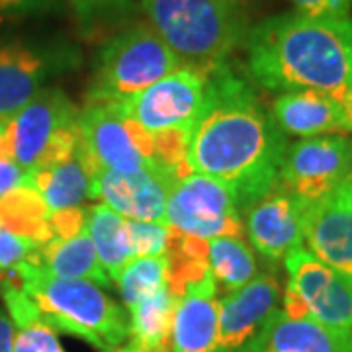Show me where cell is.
I'll return each instance as SVG.
<instances>
[{"mask_svg":"<svg viewBox=\"0 0 352 352\" xmlns=\"http://www.w3.org/2000/svg\"><path fill=\"white\" fill-rule=\"evenodd\" d=\"M286 147V133L272 110H264L249 78L229 61L215 67L192 126V170L223 182L247 212L274 188Z\"/></svg>","mask_w":352,"mask_h":352,"instance_id":"1","label":"cell"},{"mask_svg":"<svg viewBox=\"0 0 352 352\" xmlns=\"http://www.w3.org/2000/svg\"><path fill=\"white\" fill-rule=\"evenodd\" d=\"M245 50L249 75L266 90L352 88L351 16H270L252 25Z\"/></svg>","mask_w":352,"mask_h":352,"instance_id":"2","label":"cell"},{"mask_svg":"<svg viewBox=\"0 0 352 352\" xmlns=\"http://www.w3.org/2000/svg\"><path fill=\"white\" fill-rule=\"evenodd\" d=\"M147 22L188 67L212 71L247 43L245 0H139Z\"/></svg>","mask_w":352,"mask_h":352,"instance_id":"3","label":"cell"},{"mask_svg":"<svg viewBox=\"0 0 352 352\" xmlns=\"http://www.w3.org/2000/svg\"><path fill=\"white\" fill-rule=\"evenodd\" d=\"M12 278L57 333L73 335L96 352H116L129 339V315L100 286L88 280L57 278L22 263Z\"/></svg>","mask_w":352,"mask_h":352,"instance_id":"4","label":"cell"},{"mask_svg":"<svg viewBox=\"0 0 352 352\" xmlns=\"http://www.w3.org/2000/svg\"><path fill=\"white\" fill-rule=\"evenodd\" d=\"M184 67L149 22L126 24L94 57L88 100L126 102Z\"/></svg>","mask_w":352,"mask_h":352,"instance_id":"5","label":"cell"},{"mask_svg":"<svg viewBox=\"0 0 352 352\" xmlns=\"http://www.w3.org/2000/svg\"><path fill=\"white\" fill-rule=\"evenodd\" d=\"M4 127L14 161L25 173L47 170L76 155L78 108L61 88L39 90Z\"/></svg>","mask_w":352,"mask_h":352,"instance_id":"6","label":"cell"},{"mask_svg":"<svg viewBox=\"0 0 352 352\" xmlns=\"http://www.w3.org/2000/svg\"><path fill=\"white\" fill-rule=\"evenodd\" d=\"M78 147L76 155L87 164L92 178L104 170L135 173L159 166L153 159V139L120 102L88 100L78 110Z\"/></svg>","mask_w":352,"mask_h":352,"instance_id":"7","label":"cell"},{"mask_svg":"<svg viewBox=\"0 0 352 352\" xmlns=\"http://www.w3.org/2000/svg\"><path fill=\"white\" fill-rule=\"evenodd\" d=\"M288 284L282 311L337 331H352V280L315 258L305 247L286 256Z\"/></svg>","mask_w":352,"mask_h":352,"instance_id":"8","label":"cell"},{"mask_svg":"<svg viewBox=\"0 0 352 352\" xmlns=\"http://www.w3.org/2000/svg\"><path fill=\"white\" fill-rule=\"evenodd\" d=\"M78 63V50L63 39L0 41V124L22 110L51 78Z\"/></svg>","mask_w":352,"mask_h":352,"instance_id":"9","label":"cell"},{"mask_svg":"<svg viewBox=\"0 0 352 352\" xmlns=\"http://www.w3.org/2000/svg\"><path fill=\"white\" fill-rule=\"evenodd\" d=\"M352 170V139L344 135L305 138L288 143L276 186L303 206L333 196Z\"/></svg>","mask_w":352,"mask_h":352,"instance_id":"10","label":"cell"},{"mask_svg":"<svg viewBox=\"0 0 352 352\" xmlns=\"http://www.w3.org/2000/svg\"><path fill=\"white\" fill-rule=\"evenodd\" d=\"M164 221L201 239L241 237L245 233L235 194L223 182L198 173L176 180L168 194Z\"/></svg>","mask_w":352,"mask_h":352,"instance_id":"11","label":"cell"},{"mask_svg":"<svg viewBox=\"0 0 352 352\" xmlns=\"http://www.w3.org/2000/svg\"><path fill=\"white\" fill-rule=\"evenodd\" d=\"M212 71L184 65L120 104L124 112L149 133L166 127H192L201 110Z\"/></svg>","mask_w":352,"mask_h":352,"instance_id":"12","label":"cell"},{"mask_svg":"<svg viewBox=\"0 0 352 352\" xmlns=\"http://www.w3.org/2000/svg\"><path fill=\"white\" fill-rule=\"evenodd\" d=\"M276 276L256 274L243 288L219 300V335L215 352H249L280 309Z\"/></svg>","mask_w":352,"mask_h":352,"instance_id":"13","label":"cell"},{"mask_svg":"<svg viewBox=\"0 0 352 352\" xmlns=\"http://www.w3.org/2000/svg\"><path fill=\"white\" fill-rule=\"evenodd\" d=\"M175 178L161 166L135 173L104 170L92 180V198L133 221H164Z\"/></svg>","mask_w":352,"mask_h":352,"instance_id":"14","label":"cell"},{"mask_svg":"<svg viewBox=\"0 0 352 352\" xmlns=\"http://www.w3.org/2000/svg\"><path fill=\"white\" fill-rule=\"evenodd\" d=\"M245 231L252 249L270 263L286 261L303 247V206L274 184L245 212Z\"/></svg>","mask_w":352,"mask_h":352,"instance_id":"15","label":"cell"},{"mask_svg":"<svg viewBox=\"0 0 352 352\" xmlns=\"http://www.w3.org/2000/svg\"><path fill=\"white\" fill-rule=\"evenodd\" d=\"M303 245L315 258L352 280V201L339 190L303 210Z\"/></svg>","mask_w":352,"mask_h":352,"instance_id":"16","label":"cell"},{"mask_svg":"<svg viewBox=\"0 0 352 352\" xmlns=\"http://www.w3.org/2000/svg\"><path fill=\"white\" fill-rule=\"evenodd\" d=\"M272 116L286 135L289 133L305 139L349 133V122L339 92H282L272 104Z\"/></svg>","mask_w":352,"mask_h":352,"instance_id":"17","label":"cell"},{"mask_svg":"<svg viewBox=\"0 0 352 352\" xmlns=\"http://www.w3.org/2000/svg\"><path fill=\"white\" fill-rule=\"evenodd\" d=\"M219 335V292L208 272L190 282L178 298L173 327V352H215Z\"/></svg>","mask_w":352,"mask_h":352,"instance_id":"18","label":"cell"},{"mask_svg":"<svg viewBox=\"0 0 352 352\" xmlns=\"http://www.w3.org/2000/svg\"><path fill=\"white\" fill-rule=\"evenodd\" d=\"M249 352H352V331H337L278 309Z\"/></svg>","mask_w":352,"mask_h":352,"instance_id":"19","label":"cell"},{"mask_svg":"<svg viewBox=\"0 0 352 352\" xmlns=\"http://www.w3.org/2000/svg\"><path fill=\"white\" fill-rule=\"evenodd\" d=\"M28 263L45 270L51 276L88 280L100 288L112 286L110 276L106 274L96 254L94 243L88 235V229L73 239H53L47 245H41Z\"/></svg>","mask_w":352,"mask_h":352,"instance_id":"20","label":"cell"},{"mask_svg":"<svg viewBox=\"0 0 352 352\" xmlns=\"http://www.w3.org/2000/svg\"><path fill=\"white\" fill-rule=\"evenodd\" d=\"M178 298L170 286L135 303L129 315V342L141 352H173V327Z\"/></svg>","mask_w":352,"mask_h":352,"instance_id":"21","label":"cell"},{"mask_svg":"<svg viewBox=\"0 0 352 352\" xmlns=\"http://www.w3.org/2000/svg\"><path fill=\"white\" fill-rule=\"evenodd\" d=\"M0 292L14 325V352H65L57 331L14 278L2 280Z\"/></svg>","mask_w":352,"mask_h":352,"instance_id":"22","label":"cell"},{"mask_svg":"<svg viewBox=\"0 0 352 352\" xmlns=\"http://www.w3.org/2000/svg\"><path fill=\"white\" fill-rule=\"evenodd\" d=\"M92 180L94 178L78 155L47 170L30 173V184L41 194L51 212L75 208L92 198Z\"/></svg>","mask_w":352,"mask_h":352,"instance_id":"23","label":"cell"},{"mask_svg":"<svg viewBox=\"0 0 352 352\" xmlns=\"http://www.w3.org/2000/svg\"><path fill=\"white\" fill-rule=\"evenodd\" d=\"M50 217L51 210L32 184L12 190L0 200V226L36 243L38 247L53 241Z\"/></svg>","mask_w":352,"mask_h":352,"instance_id":"24","label":"cell"},{"mask_svg":"<svg viewBox=\"0 0 352 352\" xmlns=\"http://www.w3.org/2000/svg\"><path fill=\"white\" fill-rule=\"evenodd\" d=\"M87 229L106 274L116 280L124 266L135 258L127 237V219L112 208L98 204L88 210Z\"/></svg>","mask_w":352,"mask_h":352,"instance_id":"25","label":"cell"},{"mask_svg":"<svg viewBox=\"0 0 352 352\" xmlns=\"http://www.w3.org/2000/svg\"><path fill=\"white\" fill-rule=\"evenodd\" d=\"M208 264L217 286H221L227 294L247 286L258 274V264L251 245L241 237L210 239Z\"/></svg>","mask_w":352,"mask_h":352,"instance_id":"26","label":"cell"},{"mask_svg":"<svg viewBox=\"0 0 352 352\" xmlns=\"http://www.w3.org/2000/svg\"><path fill=\"white\" fill-rule=\"evenodd\" d=\"M126 309L168 286V258L166 256H138L124 266L116 278Z\"/></svg>","mask_w":352,"mask_h":352,"instance_id":"27","label":"cell"},{"mask_svg":"<svg viewBox=\"0 0 352 352\" xmlns=\"http://www.w3.org/2000/svg\"><path fill=\"white\" fill-rule=\"evenodd\" d=\"M67 4L87 36L126 24L138 10L133 0H67Z\"/></svg>","mask_w":352,"mask_h":352,"instance_id":"28","label":"cell"},{"mask_svg":"<svg viewBox=\"0 0 352 352\" xmlns=\"http://www.w3.org/2000/svg\"><path fill=\"white\" fill-rule=\"evenodd\" d=\"M175 227L166 221L127 219V237L133 256H166Z\"/></svg>","mask_w":352,"mask_h":352,"instance_id":"29","label":"cell"},{"mask_svg":"<svg viewBox=\"0 0 352 352\" xmlns=\"http://www.w3.org/2000/svg\"><path fill=\"white\" fill-rule=\"evenodd\" d=\"M36 249V243L0 226V270H14L22 263H28Z\"/></svg>","mask_w":352,"mask_h":352,"instance_id":"30","label":"cell"},{"mask_svg":"<svg viewBox=\"0 0 352 352\" xmlns=\"http://www.w3.org/2000/svg\"><path fill=\"white\" fill-rule=\"evenodd\" d=\"M87 221L88 210L82 206L51 212L50 226L53 231V239H73L87 229Z\"/></svg>","mask_w":352,"mask_h":352,"instance_id":"31","label":"cell"},{"mask_svg":"<svg viewBox=\"0 0 352 352\" xmlns=\"http://www.w3.org/2000/svg\"><path fill=\"white\" fill-rule=\"evenodd\" d=\"M53 8H57V0H0V18L20 20L51 12Z\"/></svg>","mask_w":352,"mask_h":352,"instance_id":"32","label":"cell"},{"mask_svg":"<svg viewBox=\"0 0 352 352\" xmlns=\"http://www.w3.org/2000/svg\"><path fill=\"white\" fill-rule=\"evenodd\" d=\"M305 16H351L352 0H289Z\"/></svg>","mask_w":352,"mask_h":352,"instance_id":"33","label":"cell"},{"mask_svg":"<svg viewBox=\"0 0 352 352\" xmlns=\"http://www.w3.org/2000/svg\"><path fill=\"white\" fill-rule=\"evenodd\" d=\"M24 184H30V173H25L16 161L0 159V200L8 192L20 188Z\"/></svg>","mask_w":352,"mask_h":352,"instance_id":"34","label":"cell"},{"mask_svg":"<svg viewBox=\"0 0 352 352\" xmlns=\"http://www.w3.org/2000/svg\"><path fill=\"white\" fill-rule=\"evenodd\" d=\"M0 352H14V325L10 317L0 309Z\"/></svg>","mask_w":352,"mask_h":352,"instance_id":"35","label":"cell"},{"mask_svg":"<svg viewBox=\"0 0 352 352\" xmlns=\"http://www.w3.org/2000/svg\"><path fill=\"white\" fill-rule=\"evenodd\" d=\"M339 192L346 198L349 201H352V170L349 173V176H346V180H344V184L340 186Z\"/></svg>","mask_w":352,"mask_h":352,"instance_id":"36","label":"cell"},{"mask_svg":"<svg viewBox=\"0 0 352 352\" xmlns=\"http://www.w3.org/2000/svg\"><path fill=\"white\" fill-rule=\"evenodd\" d=\"M116 352H141V351H139V349L135 346V344H133V342H127V344H124L122 349H118Z\"/></svg>","mask_w":352,"mask_h":352,"instance_id":"37","label":"cell"}]
</instances>
